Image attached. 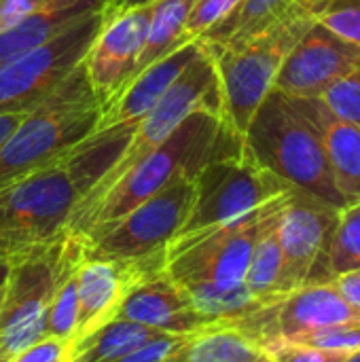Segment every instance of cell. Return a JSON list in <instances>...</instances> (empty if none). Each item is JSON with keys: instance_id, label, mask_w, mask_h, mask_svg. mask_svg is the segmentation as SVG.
I'll return each instance as SVG.
<instances>
[{"instance_id": "cell-1", "label": "cell", "mask_w": 360, "mask_h": 362, "mask_svg": "<svg viewBox=\"0 0 360 362\" xmlns=\"http://www.w3.org/2000/svg\"><path fill=\"white\" fill-rule=\"evenodd\" d=\"M134 127L93 132L59 161L0 189V259H19L68 233L72 214L117 161Z\"/></svg>"}, {"instance_id": "cell-2", "label": "cell", "mask_w": 360, "mask_h": 362, "mask_svg": "<svg viewBox=\"0 0 360 362\" xmlns=\"http://www.w3.org/2000/svg\"><path fill=\"white\" fill-rule=\"evenodd\" d=\"M244 148V136L236 132L225 115L197 110L100 197L76 208L68 233L83 240L176 180L195 178L210 163L242 155Z\"/></svg>"}, {"instance_id": "cell-3", "label": "cell", "mask_w": 360, "mask_h": 362, "mask_svg": "<svg viewBox=\"0 0 360 362\" xmlns=\"http://www.w3.org/2000/svg\"><path fill=\"white\" fill-rule=\"evenodd\" d=\"M248 155L293 189L337 210L348 204L333 182L323 138L291 95L272 89L244 134Z\"/></svg>"}, {"instance_id": "cell-4", "label": "cell", "mask_w": 360, "mask_h": 362, "mask_svg": "<svg viewBox=\"0 0 360 362\" xmlns=\"http://www.w3.org/2000/svg\"><path fill=\"white\" fill-rule=\"evenodd\" d=\"M100 115L81 64L49 98L28 110L0 144V189L66 157L93 134Z\"/></svg>"}, {"instance_id": "cell-5", "label": "cell", "mask_w": 360, "mask_h": 362, "mask_svg": "<svg viewBox=\"0 0 360 362\" xmlns=\"http://www.w3.org/2000/svg\"><path fill=\"white\" fill-rule=\"evenodd\" d=\"M316 21L318 17L276 23L229 47L202 45L216 66L225 117L238 134H246L257 108L274 89L286 55Z\"/></svg>"}, {"instance_id": "cell-6", "label": "cell", "mask_w": 360, "mask_h": 362, "mask_svg": "<svg viewBox=\"0 0 360 362\" xmlns=\"http://www.w3.org/2000/svg\"><path fill=\"white\" fill-rule=\"evenodd\" d=\"M291 193L231 223L185 240H174L168 246V276L182 288L193 284H212L219 288L244 284L259 238L282 212Z\"/></svg>"}, {"instance_id": "cell-7", "label": "cell", "mask_w": 360, "mask_h": 362, "mask_svg": "<svg viewBox=\"0 0 360 362\" xmlns=\"http://www.w3.org/2000/svg\"><path fill=\"white\" fill-rule=\"evenodd\" d=\"M291 191V185L259 165L244 148L242 155L214 161L195 176V202L174 240L231 223Z\"/></svg>"}, {"instance_id": "cell-8", "label": "cell", "mask_w": 360, "mask_h": 362, "mask_svg": "<svg viewBox=\"0 0 360 362\" xmlns=\"http://www.w3.org/2000/svg\"><path fill=\"white\" fill-rule=\"evenodd\" d=\"M195 202V178H180L149 197L119 221L83 238V257L136 261L166 252Z\"/></svg>"}, {"instance_id": "cell-9", "label": "cell", "mask_w": 360, "mask_h": 362, "mask_svg": "<svg viewBox=\"0 0 360 362\" xmlns=\"http://www.w3.org/2000/svg\"><path fill=\"white\" fill-rule=\"evenodd\" d=\"M106 11L89 13L38 49L0 64V112L32 110L49 98L83 64Z\"/></svg>"}, {"instance_id": "cell-10", "label": "cell", "mask_w": 360, "mask_h": 362, "mask_svg": "<svg viewBox=\"0 0 360 362\" xmlns=\"http://www.w3.org/2000/svg\"><path fill=\"white\" fill-rule=\"evenodd\" d=\"M337 218V208L297 189L291 193L278 223L282 246L280 295L306 284L333 282L329 272V246Z\"/></svg>"}, {"instance_id": "cell-11", "label": "cell", "mask_w": 360, "mask_h": 362, "mask_svg": "<svg viewBox=\"0 0 360 362\" xmlns=\"http://www.w3.org/2000/svg\"><path fill=\"white\" fill-rule=\"evenodd\" d=\"M151 6L153 0L108 6L106 19L83 59L87 83L102 112L119 100L136 76L146 45Z\"/></svg>"}, {"instance_id": "cell-12", "label": "cell", "mask_w": 360, "mask_h": 362, "mask_svg": "<svg viewBox=\"0 0 360 362\" xmlns=\"http://www.w3.org/2000/svg\"><path fill=\"white\" fill-rule=\"evenodd\" d=\"M360 66V47H354L318 21L286 55L274 89L291 98H320L325 89Z\"/></svg>"}, {"instance_id": "cell-13", "label": "cell", "mask_w": 360, "mask_h": 362, "mask_svg": "<svg viewBox=\"0 0 360 362\" xmlns=\"http://www.w3.org/2000/svg\"><path fill=\"white\" fill-rule=\"evenodd\" d=\"M117 318L180 337L212 325L193 308L187 291L166 269L136 282L127 291Z\"/></svg>"}, {"instance_id": "cell-14", "label": "cell", "mask_w": 360, "mask_h": 362, "mask_svg": "<svg viewBox=\"0 0 360 362\" xmlns=\"http://www.w3.org/2000/svg\"><path fill=\"white\" fill-rule=\"evenodd\" d=\"M199 53V42H187L140 70L119 95V100L100 115L93 132L110 127H136V123L168 93V89Z\"/></svg>"}, {"instance_id": "cell-15", "label": "cell", "mask_w": 360, "mask_h": 362, "mask_svg": "<svg viewBox=\"0 0 360 362\" xmlns=\"http://www.w3.org/2000/svg\"><path fill=\"white\" fill-rule=\"evenodd\" d=\"M316 125L333 182L348 206L360 204V127L335 117L318 98H295Z\"/></svg>"}, {"instance_id": "cell-16", "label": "cell", "mask_w": 360, "mask_h": 362, "mask_svg": "<svg viewBox=\"0 0 360 362\" xmlns=\"http://www.w3.org/2000/svg\"><path fill=\"white\" fill-rule=\"evenodd\" d=\"M337 0H242V4L197 42L204 47H229L276 23L320 17Z\"/></svg>"}, {"instance_id": "cell-17", "label": "cell", "mask_w": 360, "mask_h": 362, "mask_svg": "<svg viewBox=\"0 0 360 362\" xmlns=\"http://www.w3.org/2000/svg\"><path fill=\"white\" fill-rule=\"evenodd\" d=\"M112 6V4H108ZM106 6H91V4H64L53 6L42 13L30 15L11 28L0 30V64H6L11 59H17L40 45L49 42L57 34H62L66 28L76 23L81 17L100 11Z\"/></svg>"}, {"instance_id": "cell-18", "label": "cell", "mask_w": 360, "mask_h": 362, "mask_svg": "<svg viewBox=\"0 0 360 362\" xmlns=\"http://www.w3.org/2000/svg\"><path fill=\"white\" fill-rule=\"evenodd\" d=\"M263 348L231 325L212 322L191 333L182 348V362H259Z\"/></svg>"}, {"instance_id": "cell-19", "label": "cell", "mask_w": 360, "mask_h": 362, "mask_svg": "<svg viewBox=\"0 0 360 362\" xmlns=\"http://www.w3.org/2000/svg\"><path fill=\"white\" fill-rule=\"evenodd\" d=\"M193 2L195 0H153L146 45L140 55L136 74L161 59L163 55L172 53L174 49L182 47L180 38Z\"/></svg>"}, {"instance_id": "cell-20", "label": "cell", "mask_w": 360, "mask_h": 362, "mask_svg": "<svg viewBox=\"0 0 360 362\" xmlns=\"http://www.w3.org/2000/svg\"><path fill=\"white\" fill-rule=\"evenodd\" d=\"M163 335L149 327L129 322V320H112L93 333L83 344L70 348V362H108L123 356L125 352L142 346L144 341Z\"/></svg>"}, {"instance_id": "cell-21", "label": "cell", "mask_w": 360, "mask_h": 362, "mask_svg": "<svg viewBox=\"0 0 360 362\" xmlns=\"http://www.w3.org/2000/svg\"><path fill=\"white\" fill-rule=\"evenodd\" d=\"M193 308L208 322H233L252 314L269 301H263L250 293L246 284H238L233 288H219L212 284H193L185 288Z\"/></svg>"}, {"instance_id": "cell-22", "label": "cell", "mask_w": 360, "mask_h": 362, "mask_svg": "<svg viewBox=\"0 0 360 362\" xmlns=\"http://www.w3.org/2000/svg\"><path fill=\"white\" fill-rule=\"evenodd\" d=\"M280 214L259 238L246 278H244V284L250 288V293L263 301H274L280 297V291H278L280 276H282V246H280V235H278Z\"/></svg>"}, {"instance_id": "cell-23", "label": "cell", "mask_w": 360, "mask_h": 362, "mask_svg": "<svg viewBox=\"0 0 360 362\" xmlns=\"http://www.w3.org/2000/svg\"><path fill=\"white\" fill-rule=\"evenodd\" d=\"M354 269H360V204L339 210L329 246V272L333 280Z\"/></svg>"}, {"instance_id": "cell-24", "label": "cell", "mask_w": 360, "mask_h": 362, "mask_svg": "<svg viewBox=\"0 0 360 362\" xmlns=\"http://www.w3.org/2000/svg\"><path fill=\"white\" fill-rule=\"evenodd\" d=\"M76 269L62 282V286L53 295V301L49 308V318H47V335H53V337L68 341V344H72V339H74L76 314H79Z\"/></svg>"}, {"instance_id": "cell-25", "label": "cell", "mask_w": 360, "mask_h": 362, "mask_svg": "<svg viewBox=\"0 0 360 362\" xmlns=\"http://www.w3.org/2000/svg\"><path fill=\"white\" fill-rule=\"evenodd\" d=\"M240 4H242V0H195L187 21H185L180 42L182 45L197 42L212 28H216L221 21H225Z\"/></svg>"}, {"instance_id": "cell-26", "label": "cell", "mask_w": 360, "mask_h": 362, "mask_svg": "<svg viewBox=\"0 0 360 362\" xmlns=\"http://www.w3.org/2000/svg\"><path fill=\"white\" fill-rule=\"evenodd\" d=\"M318 100L335 117L360 127V66L325 89Z\"/></svg>"}, {"instance_id": "cell-27", "label": "cell", "mask_w": 360, "mask_h": 362, "mask_svg": "<svg viewBox=\"0 0 360 362\" xmlns=\"http://www.w3.org/2000/svg\"><path fill=\"white\" fill-rule=\"evenodd\" d=\"M286 341L312 346V348H325V350H342V352H356L360 350V322H346L335 325L318 331L299 333L295 337H289Z\"/></svg>"}, {"instance_id": "cell-28", "label": "cell", "mask_w": 360, "mask_h": 362, "mask_svg": "<svg viewBox=\"0 0 360 362\" xmlns=\"http://www.w3.org/2000/svg\"><path fill=\"white\" fill-rule=\"evenodd\" d=\"M261 348L274 362H346L352 354V352H342V350L301 346V344H293L286 339H272V341H265Z\"/></svg>"}, {"instance_id": "cell-29", "label": "cell", "mask_w": 360, "mask_h": 362, "mask_svg": "<svg viewBox=\"0 0 360 362\" xmlns=\"http://www.w3.org/2000/svg\"><path fill=\"white\" fill-rule=\"evenodd\" d=\"M318 23L342 40L360 47V0H337L318 17Z\"/></svg>"}, {"instance_id": "cell-30", "label": "cell", "mask_w": 360, "mask_h": 362, "mask_svg": "<svg viewBox=\"0 0 360 362\" xmlns=\"http://www.w3.org/2000/svg\"><path fill=\"white\" fill-rule=\"evenodd\" d=\"M64 4H91V6H108L112 0H0V30L11 28L13 23L42 13L53 6Z\"/></svg>"}, {"instance_id": "cell-31", "label": "cell", "mask_w": 360, "mask_h": 362, "mask_svg": "<svg viewBox=\"0 0 360 362\" xmlns=\"http://www.w3.org/2000/svg\"><path fill=\"white\" fill-rule=\"evenodd\" d=\"M187 337H180V335H157L149 341H144L142 346L125 352L123 356L115 358V361L108 362H163L168 361L170 356H174L180 346L185 344Z\"/></svg>"}, {"instance_id": "cell-32", "label": "cell", "mask_w": 360, "mask_h": 362, "mask_svg": "<svg viewBox=\"0 0 360 362\" xmlns=\"http://www.w3.org/2000/svg\"><path fill=\"white\" fill-rule=\"evenodd\" d=\"M11 362H70V344L47 335Z\"/></svg>"}, {"instance_id": "cell-33", "label": "cell", "mask_w": 360, "mask_h": 362, "mask_svg": "<svg viewBox=\"0 0 360 362\" xmlns=\"http://www.w3.org/2000/svg\"><path fill=\"white\" fill-rule=\"evenodd\" d=\"M335 286L339 288L342 297L360 312V269H354V272H348V274H342L337 276L335 280Z\"/></svg>"}, {"instance_id": "cell-34", "label": "cell", "mask_w": 360, "mask_h": 362, "mask_svg": "<svg viewBox=\"0 0 360 362\" xmlns=\"http://www.w3.org/2000/svg\"><path fill=\"white\" fill-rule=\"evenodd\" d=\"M25 112L28 110H21V112H0V144L13 134V129L25 117Z\"/></svg>"}, {"instance_id": "cell-35", "label": "cell", "mask_w": 360, "mask_h": 362, "mask_svg": "<svg viewBox=\"0 0 360 362\" xmlns=\"http://www.w3.org/2000/svg\"><path fill=\"white\" fill-rule=\"evenodd\" d=\"M11 269H13V261L11 259H0V295L4 293V286L8 282Z\"/></svg>"}, {"instance_id": "cell-36", "label": "cell", "mask_w": 360, "mask_h": 362, "mask_svg": "<svg viewBox=\"0 0 360 362\" xmlns=\"http://www.w3.org/2000/svg\"><path fill=\"white\" fill-rule=\"evenodd\" d=\"M134 2H140V0H112V6H127V4H134Z\"/></svg>"}, {"instance_id": "cell-37", "label": "cell", "mask_w": 360, "mask_h": 362, "mask_svg": "<svg viewBox=\"0 0 360 362\" xmlns=\"http://www.w3.org/2000/svg\"><path fill=\"white\" fill-rule=\"evenodd\" d=\"M346 362H360V350H356V352H352L350 356H348V361Z\"/></svg>"}, {"instance_id": "cell-38", "label": "cell", "mask_w": 360, "mask_h": 362, "mask_svg": "<svg viewBox=\"0 0 360 362\" xmlns=\"http://www.w3.org/2000/svg\"><path fill=\"white\" fill-rule=\"evenodd\" d=\"M180 348H182V346H180ZM163 362H182V358H180V350H178V352H176L174 356H170L168 361H163Z\"/></svg>"}, {"instance_id": "cell-39", "label": "cell", "mask_w": 360, "mask_h": 362, "mask_svg": "<svg viewBox=\"0 0 360 362\" xmlns=\"http://www.w3.org/2000/svg\"><path fill=\"white\" fill-rule=\"evenodd\" d=\"M259 362H274V361H272V358H269V356L265 354V356H263V358H261V361H259Z\"/></svg>"}, {"instance_id": "cell-40", "label": "cell", "mask_w": 360, "mask_h": 362, "mask_svg": "<svg viewBox=\"0 0 360 362\" xmlns=\"http://www.w3.org/2000/svg\"><path fill=\"white\" fill-rule=\"evenodd\" d=\"M0 308H2V295H0Z\"/></svg>"}]
</instances>
